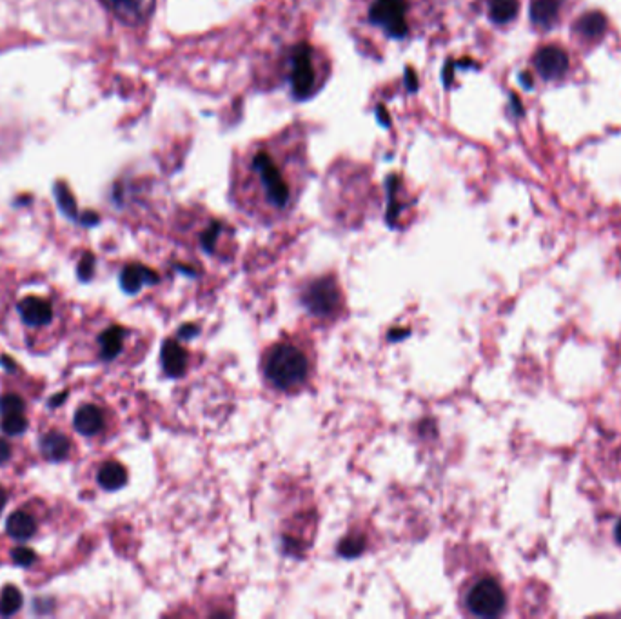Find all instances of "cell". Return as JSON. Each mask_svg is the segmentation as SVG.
I'll return each mask as SVG.
<instances>
[{
	"mask_svg": "<svg viewBox=\"0 0 621 619\" xmlns=\"http://www.w3.org/2000/svg\"><path fill=\"white\" fill-rule=\"evenodd\" d=\"M302 304L306 305L307 311L318 318H329L340 313L342 296L340 287L333 278H316L311 284L306 285L302 291Z\"/></svg>",
	"mask_w": 621,
	"mask_h": 619,
	"instance_id": "cell-6",
	"label": "cell"
},
{
	"mask_svg": "<svg viewBox=\"0 0 621 619\" xmlns=\"http://www.w3.org/2000/svg\"><path fill=\"white\" fill-rule=\"evenodd\" d=\"M6 532L10 534L13 540H30L37 532V520H35V516L31 512L26 511V509H20V511L13 512L10 518H8Z\"/></svg>",
	"mask_w": 621,
	"mask_h": 619,
	"instance_id": "cell-13",
	"label": "cell"
},
{
	"mask_svg": "<svg viewBox=\"0 0 621 619\" xmlns=\"http://www.w3.org/2000/svg\"><path fill=\"white\" fill-rule=\"evenodd\" d=\"M22 607V594L17 587H4L0 594V616H13Z\"/></svg>",
	"mask_w": 621,
	"mask_h": 619,
	"instance_id": "cell-21",
	"label": "cell"
},
{
	"mask_svg": "<svg viewBox=\"0 0 621 619\" xmlns=\"http://www.w3.org/2000/svg\"><path fill=\"white\" fill-rule=\"evenodd\" d=\"M20 318L28 327H46L55 320V305L42 296H26L19 302Z\"/></svg>",
	"mask_w": 621,
	"mask_h": 619,
	"instance_id": "cell-9",
	"label": "cell"
},
{
	"mask_svg": "<svg viewBox=\"0 0 621 619\" xmlns=\"http://www.w3.org/2000/svg\"><path fill=\"white\" fill-rule=\"evenodd\" d=\"M316 354L313 344L298 335H284L266 347L260 358V373L269 389L276 393H302L315 376Z\"/></svg>",
	"mask_w": 621,
	"mask_h": 619,
	"instance_id": "cell-3",
	"label": "cell"
},
{
	"mask_svg": "<svg viewBox=\"0 0 621 619\" xmlns=\"http://www.w3.org/2000/svg\"><path fill=\"white\" fill-rule=\"evenodd\" d=\"M282 75L291 86L295 99H309L326 82V59L311 44L300 42L284 53Z\"/></svg>",
	"mask_w": 621,
	"mask_h": 619,
	"instance_id": "cell-4",
	"label": "cell"
},
{
	"mask_svg": "<svg viewBox=\"0 0 621 619\" xmlns=\"http://www.w3.org/2000/svg\"><path fill=\"white\" fill-rule=\"evenodd\" d=\"M97 482L106 491H117L128 483V471L122 463L111 460V462H106L100 467Z\"/></svg>",
	"mask_w": 621,
	"mask_h": 619,
	"instance_id": "cell-15",
	"label": "cell"
},
{
	"mask_svg": "<svg viewBox=\"0 0 621 619\" xmlns=\"http://www.w3.org/2000/svg\"><path fill=\"white\" fill-rule=\"evenodd\" d=\"M576 31L582 35L583 39H602L607 31V19L600 11H589L576 22Z\"/></svg>",
	"mask_w": 621,
	"mask_h": 619,
	"instance_id": "cell-18",
	"label": "cell"
},
{
	"mask_svg": "<svg viewBox=\"0 0 621 619\" xmlns=\"http://www.w3.org/2000/svg\"><path fill=\"white\" fill-rule=\"evenodd\" d=\"M120 22L128 26H140L151 17L157 0H102Z\"/></svg>",
	"mask_w": 621,
	"mask_h": 619,
	"instance_id": "cell-7",
	"label": "cell"
},
{
	"mask_svg": "<svg viewBox=\"0 0 621 619\" xmlns=\"http://www.w3.org/2000/svg\"><path fill=\"white\" fill-rule=\"evenodd\" d=\"M487 2H489V17L498 24L511 22L520 8L518 0H487Z\"/></svg>",
	"mask_w": 621,
	"mask_h": 619,
	"instance_id": "cell-20",
	"label": "cell"
},
{
	"mask_svg": "<svg viewBox=\"0 0 621 619\" xmlns=\"http://www.w3.org/2000/svg\"><path fill=\"white\" fill-rule=\"evenodd\" d=\"M26 403L17 394H4L0 398V429L10 436L26 431Z\"/></svg>",
	"mask_w": 621,
	"mask_h": 619,
	"instance_id": "cell-8",
	"label": "cell"
},
{
	"mask_svg": "<svg viewBox=\"0 0 621 619\" xmlns=\"http://www.w3.org/2000/svg\"><path fill=\"white\" fill-rule=\"evenodd\" d=\"M434 0H353V30L369 46L409 42L434 24Z\"/></svg>",
	"mask_w": 621,
	"mask_h": 619,
	"instance_id": "cell-2",
	"label": "cell"
},
{
	"mask_svg": "<svg viewBox=\"0 0 621 619\" xmlns=\"http://www.w3.org/2000/svg\"><path fill=\"white\" fill-rule=\"evenodd\" d=\"M73 425H75V431H79L84 436H97L106 427V414L99 405L86 403L75 413Z\"/></svg>",
	"mask_w": 621,
	"mask_h": 619,
	"instance_id": "cell-12",
	"label": "cell"
},
{
	"mask_svg": "<svg viewBox=\"0 0 621 619\" xmlns=\"http://www.w3.org/2000/svg\"><path fill=\"white\" fill-rule=\"evenodd\" d=\"M616 540H618V543H621V521L618 523V527H616Z\"/></svg>",
	"mask_w": 621,
	"mask_h": 619,
	"instance_id": "cell-26",
	"label": "cell"
},
{
	"mask_svg": "<svg viewBox=\"0 0 621 619\" xmlns=\"http://www.w3.org/2000/svg\"><path fill=\"white\" fill-rule=\"evenodd\" d=\"M563 0H531V19L540 28L552 26L560 10H562Z\"/></svg>",
	"mask_w": 621,
	"mask_h": 619,
	"instance_id": "cell-16",
	"label": "cell"
},
{
	"mask_svg": "<svg viewBox=\"0 0 621 619\" xmlns=\"http://www.w3.org/2000/svg\"><path fill=\"white\" fill-rule=\"evenodd\" d=\"M149 282H157V275L149 271L148 267L138 266V264L126 267L120 275V284L126 293H137L142 289V285L149 284Z\"/></svg>",
	"mask_w": 621,
	"mask_h": 619,
	"instance_id": "cell-17",
	"label": "cell"
},
{
	"mask_svg": "<svg viewBox=\"0 0 621 619\" xmlns=\"http://www.w3.org/2000/svg\"><path fill=\"white\" fill-rule=\"evenodd\" d=\"M11 560L19 567H30L37 561V554L31 549H26V547H17L15 551L11 552Z\"/></svg>",
	"mask_w": 621,
	"mask_h": 619,
	"instance_id": "cell-22",
	"label": "cell"
},
{
	"mask_svg": "<svg viewBox=\"0 0 621 619\" xmlns=\"http://www.w3.org/2000/svg\"><path fill=\"white\" fill-rule=\"evenodd\" d=\"M11 454H13V451H11L10 443L0 440V465L10 462Z\"/></svg>",
	"mask_w": 621,
	"mask_h": 619,
	"instance_id": "cell-24",
	"label": "cell"
},
{
	"mask_svg": "<svg viewBox=\"0 0 621 619\" xmlns=\"http://www.w3.org/2000/svg\"><path fill=\"white\" fill-rule=\"evenodd\" d=\"M307 175L306 135L293 126L238 151L231 168L229 197L244 217L273 226L295 211Z\"/></svg>",
	"mask_w": 621,
	"mask_h": 619,
	"instance_id": "cell-1",
	"label": "cell"
},
{
	"mask_svg": "<svg viewBox=\"0 0 621 619\" xmlns=\"http://www.w3.org/2000/svg\"><path fill=\"white\" fill-rule=\"evenodd\" d=\"M40 449L50 462H62L68 458L69 452H71V442H69L68 436L57 433V431H51V433H46L40 438Z\"/></svg>",
	"mask_w": 621,
	"mask_h": 619,
	"instance_id": "cell-14",
	"label": "cell"
},
{
	"mask_svg": "<svg viewBox=\"0 0 621 619\" xmlns=\"http://www.w3.org/2000/svg\"><path fill=\"white\" fill-rule=\"evenodd\" d=\"M6 502H8V494L6 491L0 487V514L4 511V507H6Z\"/></svg>",
	"mask_w": 621,
	"mask_h": 619,
	"instance_id": "cell-25",
	"label": "cell"
},
{
	"mask_svg": "<svg viewBox=\"0 0 621 619\" xmlns=\"http://www.w3.org/2000/svg\"><path fill=\"white\" fill-rule=\"evenodd\" d=\"M129 331L122 325H109L99 336V354L102 360L111 362L117 360L126 349Z\"/></svg>",
	"mask_w": 621,
	"mask_h": 619,
	"instance_id": "cell-11",
	"label": "cell"
},
{
	"mask_svg": "<svg viewBox=\"0 0 621 619\" xmlns=\"http://www.w3.org/2000/svg\"><path fill=\"white\" fill-rule=\"evenodd\" d=\"M93 264H95L93 256L88 255L82 258V262H80L79 266L80 280H91V276H93Z\"/></svg>",
	"mask_w": 621,
	"mask_h": 619,
	"instance_id": "cell-23",
	"label": "cell"
},
{
	"mask_svg": "<svg viewBox=\"0 0 621 619\" xmlns=\"http://www.w3.org/2000/svg\"><path fill=\"white\" fill-rule=\"evenodd\" d=\"M534 66L543 79H558L569 68V57L560 46H543L534 55Z\"/></svg>",
	"mask_w": 621,
	"mask_h": 619,
	"instance_id": "cell-10",
	"label": "cell"
},
{
	"mask_svg": "<svg viewBox=\"0 0 621 619\" xmlns=\"http://www.w3.org/2000/svg\"><path fill=\"white\" fill-rule=\"evenodd\" d=\"M186 364H188V353L175 344V342H168L162 349V365H164V371L169 376H180V374L186 371Z\"/></svg>",
	"mask_w": 621,
	"mask_h": 619,
	"instance_id": "cell-19",
	"label": "cell"
},
{
	"mask_svg": "<svg viewBox=\"0 0 621 619\" xmlns=\"http://www.w3.org/2000/svg\"><path fill=\"white\" fill-rule=\"evenodd\" d=\"M464 605L476 618H496L505 609V592L498 581L482 578L465 592Z\"/></svg>",
	"mask_w": 621,
	"mask_h": 619,
	"instance_id": "cell-5",
	"label": "cell"
}]
</instances>
